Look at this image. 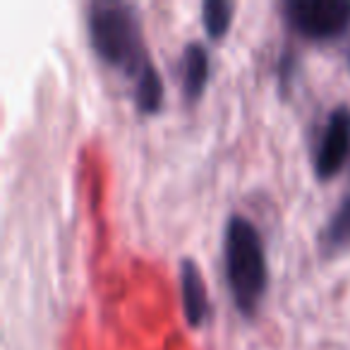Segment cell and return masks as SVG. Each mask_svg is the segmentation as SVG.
Segmentation results:
<instances>
[{
    "label": "cell",
    "instance_id": "9",
    "mask_svg": "<svg viewBox=\"0 0 350 350\" xmlns=\"http://www.w3.org/2000/svg\"><path fill=\"white\" fill-rule=\"evenodd\" d=\"M235 5L230 0H204L202 3V25L209 39L219 41L228 34L230 25H233Z\"/></svg>",
    "mask_w": 350,
    "mask_h": 350
},
{
    "label": "cell",
    "instance_id": "2",
    "mask_svg": "<svg viewBox=\"0 0 350 350\" xmlns=\"http://www.w3.org/2000/svg\"><path fill=\"white\" fill-rule=\"evenodd\" d=\"M87 31L92 49L111 68L137 79L149 55L142 39V25L130 3H92L87 8Z\"/></svg>",
    "mask_w": 350,
    "mask_h": 350
},
{
    "label": "cell",
    "instance_id": "6",
    "mask_svg": "<svg viewBox=\"0 0 350 350\" xmlns=\"http://www.w3.org/2000/svg\"><path fill=\"white\" fill-rule=\"evenodd\" d=\"M206 84H209V53H206V46L200 44V41H190V44H185L180 55V87L185 101H200Z\"/></svg>",
    "mask_w": 350,
    "mask_h": 350
},
{
    "label": "cell",
    "instance_id": "3",
    "mask_svg": "<svg viewBox=\"0 0 350 350\" xmlns=\"http://www.w3.org/2000/svg\"><path fill=\"white\" fill-rule=\"evenodd\" d=\"M283 12L307 41H334L350 29V0H288Z\"/></svg>",
    "mask_w": 350,
    "mask_h": 350
},
{
    "label": "cell",
    "instance_id": "4",
    "mask_svg": "<svg viewBox=\"0 0 350 350\" xmlns=\"http://www.w3.org/2000/svg\"><path fill=\"white\" fill-rule=\"evenodd\" d=\"M350 156V106L338 103L329 111L314 146V175L331 180L343 170Z\"/></svg>",
    "mask_w": 350,
    "mask_h": 350
},
{
    "label": "cell",
    "instance_id": "8",
    "mask_svg": "<svg viewBox=\"0 0 350 350\" xmlns=\"http://www.w3.org/2000/svg\"><path fill=\"white\" fill-rule=\"evenodd\" d=\"M135 103L139 113H159L163 106V79H161L159 68L154 65V60H146V65L142 68L139 77L135 79Z\"/></svg>",
    "mask_w": 350,
    "mask_h": 350
},
{
    "label": "cell",
    "instance_id": "5",
    "mask_svg": "<svg viewBox=\"0 0 350 350\" xmlns=\"http://www.w3.org/2000/svg\"><path fill=\"white\" fill-rule=\"evenodd\" d=\"M180 295L187 326L200 329L206 321V317H209V295H206V286L200 267L190 257H185L180 262Z\"/></svg>",
    "mask_w": 350,
    "mask_h": 350
},
{
    "label": "cell",
    "instance_id": "7",
    "mask_svg": "<svg viewBox=\"0 0 350 350\" xmlns=\"http://www.w3.org/2000/svg\"><path fill=\"white\" fill-rule=\"evenodd\" d=\"M319 247L324 254H338L350 247V192L338 202L319 233Z\"/></svg>",
    "mask_w": 350,
    "mask_h": 350
},
{
    "label": "cell",
    "instance_id": "1",
    "mask_svg": "<svg viewBox=\"0 0 350 350\" xmlns=\"http://www.w3.org/2000/svg\"><path fill=\"white\" fill-rule=\"evenodd\" d=\"M224 267L235 310L252 319L269 286V264L262 233L243 214H230L224 228Z\"/></svg>",
    "mask_w": 350,
    "mask_h": 350
},
{
    "label": "cell",
    "instance_id": "10",
    "mask_svg": "<svg viewBox=\"0 0 350 350\" xmlns=\"http://www.w3.org/2000/svg\"><path fill=\"white\" fill-rule=\"evenodd\" d=\"M348 63H350V58H348Z\"/></svg>",
    "mask_w": 350,
    "mask_h": 350
}]
</instances>
